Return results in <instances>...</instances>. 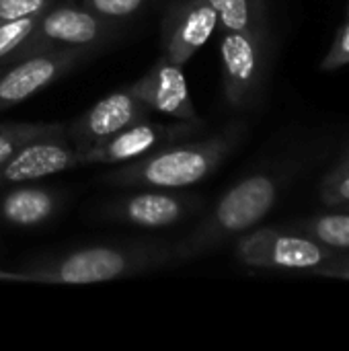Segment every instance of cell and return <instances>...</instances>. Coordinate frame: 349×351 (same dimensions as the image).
<instances>
[{
    "label": "cell",
    "instance_id": "1",
    "mask_svg": "<svg viewBox=\"0 0 349 351\" xmlns=\"http://www.w3.org/2000/svg\"><path fill=\"white\" fill-rule=\"evenodd\" d=\"M175 265H179L175 243L128 241L72 249L60 255H43L29 259L19 269L29 276L31 284L88 286Z\"/></svg>",
    "mask_w": 349,
    "mask_h": 351
},
{
    "label": "cell",
    "instance_id": "2",
    "mask_svg": "<svg viewBox=\"0 0 349 351\" xmlns=\"http://www.w3.org/2000/svg\"><path fill=\"white\" fill-rule=\"evenodd\" d=\"M239 140L234 128L202 140H181L142 158L121 162L103 181L111 187L132 189H183L210 177L230 154Z\"/></svg>",
    "mask_w": 349,
    "mask_h": 351
},
{
    "label": "cell",
    "instance_id": "3",
    "mask_svg": "<svg viewBox=\"0 0 349 351\" xmlns=\"http://www.w3.org/2000/svg\"><path fill=\"white\" fill-rule=\"evenodd\" d=\"M278 179L269 173H255L230 187L204 216L197 226L175 243L179 263L208 255L224 241L253 228L278 202Z\"/></svg>",
    "mask_w": 349,
    "mask_h": 351
},
{
    "label": "cell",
    "instance_id": "4",
    "mask_svg": "<svg viewBox=\"0 0 349 351\" xmlns=\"http://www.w3.org/2000/svg\"><path fill=\"white\" fill-rule=\"evenodd\" d=\"M117 33V21L99 16L97 12L84 8L82 4L66 2L53 4L39 14V21L31 37L12 53L10 62H16L25 56L53 49V47H86L99 49L103 41L111 39Z\"/></svg>",
    "mask_w": 349,
    "mask_h": 351
},
{
    "label": "cell",
    "instance_id": "5",
    "mask_svg": "<svg viewBox=\"0 0 349 351\" xmlns=\"http://www.w3.org/2000/svg\"><path fill=\"white\" fill-rule=\"evenodd\" d=\"M204 128L202 119L195 121H154L144 117L121 132L88 146L78 152L80 165H121L136 158H142L150 152H156L169 144L195 138V134Z\"/></svg>",
    "mask_w": 349,
    "mask_h": 351
},
{
    "label": "cell",
    "instance_id": "6",
    "mask_svg": "<svg viewBox=\"0 0 349 351\" xmlns=\"http://www.w3.org/2000/svg\"><path fill=\"white\" fill-rule=\"evenodd\" d=\"M202 199L179 189H142L115 197L99 208V218L138 228H171L202 210Z\"/></svg>",
    "mask_w": 349,
    "mask_h": 351
},
{
    "label": "cell",
    "instance_id": "7",
    "mask_svg": "<svg viewBox=\"0 0 349 351\" xmlns=\"http://www.w3.org/2000/svg\"><path fill=\"white\" fill-rule=\"evenodd\" d=\"M95 51L86 47H53L10 62L0 72V111L21 105Z\"/></svg>",
    "mask_w": 349,
    "mask_h": 351
},
{
    "label": "cell",
    "instance_id": "8",
    "mask_svg": "<svg viewBox=\"0 0 349 351\" xmlns=\"http://www.w3.org/2000/svg\"><path fill=\"white\" fill-rule=\"evenodd\" d=\"M150 113L152 111L138 99L132 86L119 88L66 123V138L78 152H82L88 146L121 132L123 128L150 117Z\"/></svg>",
    "mask_w": 349,
    "mask_h": 351
},
{
    "label": "cell",
    "instance_id": "9",
    "mask_svg": "<svg viewBox=\"0 0 349 351\" xmlns=\"http://www.w3.org/2000/svg\"><path fill=\"white\" fill-rule=\"evenodd\" d=\"M237 257L251 267L311 269L325 263L329 255L311 239L263 228L237 243Z\"/></svg>",
    "mask_w": 349,
    "mask_h": 351
},
{
    "label": "cell",
    "instance_id": "10",
    "mask_svg": "<svg viewBox=\"0 0 349 351\" xmlns=\"http://www.w3.org/2000/svg\"><path fill=\"white\" fill-rule=\"evenodd\" d=\"M224 95L232 107H245L255 97L261 82L263 35L220 29Z\"/></svg>",
    "mask_w": 349,
    "mask_h": 351
},
{
    "label": "cell",
    "instance_id": "11",
    "mask_svg": "<svg viewBox=\"0 0 349 351\" xmlns=\"http://www.w3.org/2000/svg\"><path fill=\"white\" fill-rule=\"evenodd\" d=\"M218 29V14L206 0H173L163 16L165 58L185 66Z\"/></svg>",
    "mask_w": 349,
    "mask_h": 351
},
{
    "label": "cell",
    "instance_id": "12",
    "mask_svg": "<svg viewBox=\"0 0 349 351\" xmlns=\"http://www.w3.org/2000/svg\"><path fill=\"white\" fill-rule=\"evenodd\" d=\"M80 165L78 150L66 136H47L23 144L0 165V187L39 181Z\"/></svg>",
    "mask_w": 349,
    "mask_h": 351
},
{
    "label": "cell",
    "instance_id": "13",
    "mask_svg": "<svg viewBox=\"0 0 349 351\" xmlns=\"http://www.w3.org/2000/svg\"><path fill=\"white\" fill-rule=\"evenodd\" d=\"M132 90L150 111L181 121L200 119L189 95L183 66L167 60L165 56L140 80L132 84Z\"/></svg>",
    "mask_w": 349,
    "mask_h": 351
},
{
    "label": "cell",
    "instance_id": "14",
    "mask_svg": "<svg viewBox=\"0 0 349 351\" xmlns=\"http://www.w3.org/2000/svg\"><path fill=\"white\" fill-rule=\"evenodd\" d=\"M64 199L51 185L37 181L16 183L0 195V222L16 228H35L51 222L62 210Z\"/></svg>",
    "mask_w": 349,
    "mask_h": 351
},
{
    "label": "cell",
    "instance_id": "15",
    "mask_svg": "<svg viewBox=\"0 0 349 351\" xmlns=\"http://www.w3.org/2000/svg\"><path fill=\"white\" fill-rule=\"evenodd\" d=\"M218 14V29L263 35V0H206Z\"/></svg>",
    "mask_w": 349,
    "mask_h": 351
},
{
    "label": "cell",
    "instance_id": "16",
    "mask_svg": "<svg viewBox=\"0 0 349 351\" xmlns=\"http://www.w3.org/2000/svg\"><path fill=\"white\" fill-rule=\"evenodd\" d=\"M47 136H66V123H0V165L23 144Z\"/></svg>",
    "mask_w": 349,
    "mask_h": 351
},
{
    "label": "cell",
    "instance_id": "17",
    "mask_svg": "<svg viewBox=\"0 0 349 351\" xmlns=\"http://www.w3.org/2000/svg\"><path fill=\"white\" fill-rule=\"evenodd\" d=\"M39 14L0 23V64H8L12 53L31 37V33L39 21Z\"/></svg>",
    "mask_w": 349,
    "mask_h": 351
},
{
    "label": "cell",
    "instance_id": "18",
    "mask_svg": "<svg viewBox=\"0 0 349 351\" xmlns=\"http://www.w3.org/2000/svg\"><path fill=\"white\" fill-rule=\"evenodd\" d=\"M84 8L105 16L109 21H121L140 14L146 10L154 0H78Z\"/></svg>",
    "mask_w": 349,
    "mask_h": 351
},
{
    "label": "cell",
    "instance_id": "19",
    "mask_svg": "<svg viewBox=\"0 0 349 351\" xmlns=\"http://www.w3.org/2000/svg\"><path fill=\"white\" fill-rule=\"evenodd\" d=\"M319 241H323L329 247L349 249V216H323L313 226Z\"/></svg>",
    "mask_w": 349,
    "mask_h": 351
},
{
    "label": "cell",
    "instance_id": "20",
    "mask_svg": "<svg viewBox=\"0 0 349 351\" xmlns=\"http://www.w3.org/2000/svg\"><path fill=\"white\" fill-rule=\"evenodd\" d=\"M53 4L56 0H0V23L39 14Z\"/></svg>",
    "mask_w": 349,
    "mask_h": 351
},
{
    "label": "cell",
    "instance_id": "21",
    "mask_svg": "<svg viewBox=\"0 0 349 351\" xmlns=\"http://www.w3.org/2000/svg\"><path fill=\"white\" fill-rule=\"evenodd\" d=\"M0 282H12V284H31L29 276L21 269H4L0 267Z\"/></svg>",
    "mask_w": 349,
    "mask_h": 351
},
{
    "label": "cell",
    "instance_id": "22",
    "mask_svg": "<svg viewBox=\"0 0 349 351\" xmlns=\"http://www.w3.org/2000/svg\"><path fill=\"white\" fill-rule=\"evenodd\" d=\"M335 195H337L339 199H344V202H349V177L348 179H344V181L335 187Z\"/></svg>",
    "mask_w": 349,
    "mask_h": 351
},
{
    "label": "cell",
    "instance_id": "23",
    "mask_svg": "<svg viewBox=\"0 0 349 351\" xmlns=\"http://www.w3.org/2000/svg\"><path fill=\"white\" fill-rule=\"evenodd\" d=\"M341 49H344V51L349 56V33L344 37V39H341Z\"/></svg>",
    "mask_w": 349,
    "mask_h": 351
},
{
    "label": "cell",
    "instance_id": "24",
    "mask_svg": "<svg viewBox=\"0 0 349 351\" xmlns=\"http://www.w3.org/2000/svg\"><path fill=\"white\" fill-rule=\"evenodd\" d=\"M6 66H8V64H0V72H2V70H4Z\"/></svg>",
    "mask_w": 349,
    "mask_h": 351
},
{
    "label": "cell",
    "instance_id": "25",
    "mask_svg": "<svg viewBox=\"0 0 349 351\" xmlns=\"http://www.w3.org/2000/svg\"><path fill=\"white\" fill-rule=\"evenodd\" d=\"M344 276H346V278H349V271H346V274H344Z\"/></svg>",
    "mask_w": 349,
    "mask_h": 351
}]
</instances>
